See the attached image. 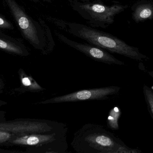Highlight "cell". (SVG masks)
I'll return each instance as SVG.
<instances>
[{
	"instance_id": "obj_7",
	"label": "cell",
	"mask_w": 153,
	"mask_h": 153,
	"mask_svg": "<svg viewBox=\"0 0 153 153\" xmlns=\"http://www.w3.org/2000/svg\"><path fill=\"white\" fill-rule=\"evenodd\" d=\"M120 87L111 86L102 88H94L81 90L69 94L48 99L36 103V104H49L67 103L92 100H105L110 97L119 93Z\"/></svg>"
},
{
	"instance_id": "obj_13",
	"label": "cell",
	"mask_w": 153,
	"mask_h": 153,
	"mask_svg": "<svg viewBox=\"0 0 153 153\" xmlns=\"http://www.w3.org/2000/svg\"><path fill=\"white\" fill-rule=\"evenodd\" d=\"M143 94L147 108L153 119V90L147 85H144Z\"/></svg>"
},
{
	"instance_id": "obj_20",
	"label": "cell",
	"mask_w": 153,
	"mask_h": 153,
	"mask_svg": "<svg viewBox=\"0 0 153 153\" xmlns=\"http://www.w3.org/2000/svg\"><path fill=\"white\" fill-rule=\"evenodd\" d=\"M78 1H79V0H78ZM80 1H89V0H80Z\"/></svg>"
},
{
	"instance_id": "obj_6",
	"label": "cell",
	"mask_w": 153,
	"mask_h": 153,
	"mask_svg": "<svg viewBox=\"0 0 153 153\" xmlns=\"http://www.w3.org/2000/svg\"><path fill=\"white\" fill-rule=\"evenodd\" d=\"M4 1L26 39L44 54H49L51 51L45 41V34L41 27L30 18L15 0Z\"/></svg>"
},
{
	"instance_id": "obj_18",
	"label": "cell",
	"mask_w": 153,
	"mask_h": 153,
	"mask_svg": "<svg viewBox=\"0 0 153 153\" xmlns=\"http://www.w3.org/2000/svg\"><path fill=\"white\" fill-rule=\"evenodd\" d=\"M148 73V75L151 77H152L153 78V71H149V72H147Z\"/></svg>"
},
{
	"instance_id": "obj_4",
	"label": "cell",
	"mask_w": 153,
	"mask_h": 153,
	"mask_svg": "<svg viewBox=\"0 0 153 153\" xmlns=\"http://www.w3.org/2000/svg\"><path fill=\"white\" fill-rule=\"evenodd\" d=\"M73 9L93 27L106 28L114 21V17L123 11L127 5L116 4L108 6L96 3L71 2Z\"/></svg>"
},
{
	"instance_id": "obj_5",
	"label": "cell",
	"mask_w": 153,
	"mask_h": 153,
	"mask_svg": "<svg viewBox=\"0 0 153 153\" xmlns=\"http://www.w3.org/2000/svg\"><path fill=\"white\" fill-rule=\"evenodd\" d=\"M68 128L64 123L47 119H22L0 122V131L22 136L31 134H51Z\"/></svg>"
},
{
	"instance_id": "obj_10",
	"label": "cell",
	"mask_w": 153,
	"mask_h": 153,
	"mask_svg": "<svg viewBox=\"0 0 153 153\" xmlns=\"http://www.w3.org/2000/svg\"><path fill=\"white\" fill-rule=\"evenodd\" d=\"M20 80V86L16 89L21 93H39L45 90L41 87L30 75H28L24 70L20 69L18 72Z\"/></svg>"
},
{
	"instance_id": "obj_8",
	"label": "cell",
	"mask_w": 153,
	"mask_h": 153,
	"mask_svg": "<svg viewBox=\"0 0 153 153\" xmlns=\"http://www.w3.org/2000/svg\"><path fill=\"white\" fill-rule=\"evenodd\" d=\"M56 34L62 42L77 51L82 52L95 61L108 64L118 65H124L125 64L124 62L117 59L105 49L93 45L91 46L76 42L68 38L63 34L58 32H56Z\"/></svg>"
},
{
	"instance_id": "obj_3",
	"label": "cell",
	"mask_w": 153,
	"mask_h": 153,
	"mask_svg": "<svg viewBox=\"0 0 153 153\" xmlns=\"http://www.w3.org/2000/svg\"><path fill=\"white\" fill-rule=\"evenodd\" d=\"M68 128L51 134H31L17 136L8 143L27 147V152L66 153L68 152Z\"/></svg>"
},
{
	"instance_id": "obj_14",
	"label": "cell",
	"mask_w": 153,
	"mask_h": 153,
	"mask_svg": "<svg viewBox=\"0 0 153 153\" xmlns=\"http://www.w3.org/2000/svg\"><path fill=\"white\" fill-rule=\"evenodd\" d=\"M16 137H17V136L12 133L0 131V144L8 143Z\"/></svg>"
},
{
	"instance_id": "obj_9",
	"label": "cell",
	"mask_w": 153,
	"mask_h": 153,
	"mask_svg": "<svg viewBox=\"0 0 153 153\" xmlns=\"http://www.w3.org/2000/svg\"><path fill=\"white\" fill-rule=\"evenodd\" d=\"M0 49L21 56H27L29 54L27 49L22 43L1 33Z\"/></svg>"
},
{
	"instance_id": "obj_2",
	"label": "cell",
	"mask_w": 153,
	"mask_h": 153,
	"mask_svg": "<svg viewBox=\"0 0 153 153\" xmlns=\"http://www.w3.org/2000/svg\"><path fill=\"white\" fill-rule=\"evenodd\" d=\"M58 26L71 35L84 40L89 44L112 53H116L137 61L149 59L137 48L131 46L111 34L76 22L57 20Z\"/></svg>"
},
{
	"instance_id": "obj_1",
	"label": "cell",
	"mask_w": 153,
	"mask_h": 153,
	"mask_svg": "<svg viewBox=\"0 0 153 153\" xmlns=\"http://www.w3.org/2000/svg\"><path fill=\"white\" fill-rule=\"evenodd\" d=\"M78 153H137L100 124H85L74 134L71 144Z\"/></svg>"
},
{
	"instance_id": "obj_15",
	"label": "cell",
	"mask_w": 153,
	"mask_h": 153,
	"mask_svg": "<svg viewBox=\"0 0 153 153\" xmlns=\"http://www.w3.org/2000/svg\"><path fill=\"white\" fill-rule=\"evenodd\" d=\"M0 28L3 29H13V26L11 22L6 19L3 16L0 15Z\"/></svg>"
},
{
	"instance_id": "obj_16",
	"label": "cell",
	"mask_w": 153,
	"mask_h": 153,
	"mask_svg": "<svg viewBox=\"0 0 153 153\" xmlns=\"http://www.w3.org/2000/svg\"><path fill=\"white\" fill-rule=\"evenodd\" d=\"M4 87V84L3 81L0 78V93H2Z\"/></svg>"
},
{
	"instance_id": "obj_19",
	"label": "cell",
	"mask_w": 153,
	"mask_h": 153,
	"mask_svg": "<svg viewBox=\"0 0 153 153\" xmlns=\"http://www.w3.org/2000/svg\"><path fill=\"white\" fill-rule=\"evenodd\" d=\"M35 1H41V0H35ZM44 1H46L47 2H51L50 1V0H43Z\"/></svg>"
},
{
	"instance_id": "obj_12",
	"label": "cell",
	"mask_w": 153,
	"mask_h": 153,
	"mask_svg": "<svg viewBox=\"0 0 153 153\" xmlns=\"http://www.w3.org/2000/svg\"><path fill=\"white\" fill-rule=\"evenodd\" d=\"M121 115V111L120 107L115 106L108 113L107 119V126L110 129L117 130L119 129V120Z\"/></svg>"
},
{
	"instance_id": "obj_11",
	"label": "cell",
	"mask_w": 153,
	"mask_h": 153,
	"mask_svg": "<svg viewBox=\"0 0 153 153\" xmlns=\"http://www.w3.org/2000/svg\"><path fill=\"white\" fill-rule=\"evenodd\" d=\"M153 6L151 4H142L137 7L133 13V18L136 22L152 19Z\"/></svg>"
},
{
	"instance_id": "obj_17",
	"label": "cell",
	"mask_w": 153,
	"mask_h": 153,
	"mask_svg": "<svg viewBox=\"0 0 153 153\" xmlns=\"http://www.w3.org/2000/svg\"><path fill=\"white\" fill-rule=\"evenodd\" d=\"M7 104V102H5L3 101L0 100V107H2V106H4V105H6Z\"/></svg>"
}]
</instances>
